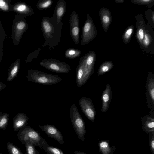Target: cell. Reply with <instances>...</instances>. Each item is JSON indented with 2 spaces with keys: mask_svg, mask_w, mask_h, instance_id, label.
<instances>
[{
  "mask_svg": "<svg viewBox=\"0 0 154 154\" xmlns=\"http://www.w3.org/2000/svg\"><path fill=\"white\" fill-rule=\"evenodd\" d=\"M112 93L109 83H108L102 93L101 111L104 113L107 111L111 102Z\"/></svg>",
  "mask_w": 154,
  "mask_h": 154,
  "instance_id": "cell-16",
  "label": "cell"
},
{
  "mask_svg": "<svg viewBox=\"0 0 154 154\" xmlns=\"http://www.w3.org/2000/svg\"><path fill=\"white\" fill-rule=\"evenodd\" d=\"M40 65L51 71L59 73H66L71 70L69 65L66 63L54 59L42 60Z\"/></svg>",
  "mask_w": 154,
  "mask_h": 154,
  "instance_id": "cell-6",
  "label": "cell"
},
{
  "mask_svg": "<svg viewBox=\"0 0 154 154\" xmlns=\"http://www.w3.org/2000/svg\"><path fill=\"white\" fill-rule=\"evenodd\" d=\"M100 149L103 154H108L111 152V149L108 143L106 141H103L99 143Z\"/></svg>",
  "mask_w": 154,
  "mask_h": 154,
  "instance_id": "cell-34",
  "label": "cell"
},
{
  "mask_svg": "<svg viewBox=\"0 0 154 154\" xmlns=\"http://www.w3.org/2000/svg\"><path fill=\"white\" fill-rule=\"evenodd\" d=\"M66 3L64 0H59L56 5L54 14L58 23L62 21V18L66 10Z\"/></svg>",
  "mask_w": 154,
  "mask_h": 154,
  "instance_id": "cell-18",
  "label": "cell"
},
{
  "mask_svg": "<svg viewBox=\"0 0 154 154\" xmlns=\"http://www.w3.org/2000/svg\"><path fill=\"white\" fill-rule=\"evenodd\" d=\"M136 29V37L140 45L143 40L147 25L144 20L143 14H139L135 17Z\"/></svg>",
  "mask_w": 154,
  "mask_h": 154,
  "instance_id": "cell-12",
  "label": "cell"
},
{
  "mask_svg": "<svg viewBox=\"0 0 154 154\" xmlns=\"http://www.w3.org/2000/svg\"><path fill=\"white\" fill-rule=\"evenodd\" d=\"M28 120V116L25 114L17 113L13 119V126L14 131L15 132L19 131L27 126Z\"/></svg>",
  "mask_w": 154,
  "mask_h": 154,
  "instance_id": "cell-17",
  "label": "cell"
},
{
  "mask_svg": "<svg viewBox=\"0 0 154 154\" xmlns=\"http://www.w3.org/2000/svg\"><path fill=\"white\" fill-rule=\"evenodd\" d=\"M41 149H43L47 154H64L60 149L49 146L47 143L43 145Z\"/></svg>",
  "mask_w": 154,
  "mask_h": 154,
  "instance_id": "cell-23",
  "label": "cell"
},
{
  "mask_svg": "<svg viewBox=\"0 0 154 154\" xmlns=\"http://www.w3.org/2000/svg\"><path fill=\"white\" fill-rule=\"evenodd\" d=\"M12 11L16 14L25 18L34 14L31 7L23 2H20L12 5Z\"/></svg>",
  "mask_w": 154,
  "mask_h": 154,
  "instance_id": "cell-13",
  "label": "cell"
},
{
  "mask_svg": "<svg viewBox=\"0 0 154 154\" xmlns=\"http://www.w3.org/2000/svg\"><path fill=\"white\" fill-rule=\"evenodd\" d=\"M115 1L116 3H122L124 2V0H115Z\"/></svg>",
  "mask_w": 154,
  "mask_h": 154,
  "instance_id": "cell-40",
  "label": "cell"
},
{
  "mask_svg": "<svg viewBox=\"0 0 154 154\" xmlns=\"http://www.w3.org/2000/svg\"><path fill=\"white\" fill-rule=\"evenodd\" d=\"M97 32L92 18L88 13L82 29L81 44L84 45L93 41L96 37Z\"/></svg>",
  "mask_w": 154,
  "mask_h": 154,
  "instance_id": "cell-7",
  "label": "cell"
},
{
  "mask_svg": "<svg viewBox=\"0 0 154 154\" xmlns=\"http://www.w3.org/2000/svg\"><path fill=\"white\" fill-rule=\"evenodd\" d=\"M79 104L82 112L87 118L92 122L95 120L96 112L92 100L83 97L79 100Z\"/></svg>",
  "mask_w": 154,
  "mask_h": 154,
  "instance_id": "cell-8",
  "label": "cell"
},
{
  "mask_svg": "<svg viewBox=\"0 0 154 154\" xmlns=\"http://www.w3.org/2000/svg\"><path fill=\"white\" fill-rule=\"evenodd\" d=\"M74 154H87L77 150L74 151Z\"/></svg>",
  "mask_w": 154,
  "mask_h": 154,
  "instance_id": "cell-39",
  "label": "cell"
},
{
  "mask_svg": "<svg viewBox=\"0 0 154 154\" xmlns=\"http://www.w3.org/2000/svg\"><path fill=\"white\" fill-rule=\"evenodd\" d=\"M154 133H153V135L150 140V146L152 152L153 153H154Z\"/></svg>",
  "mask_w": 154,
  "mask_h": 154,
  "instance_id": "cell-37",
  "label": "cell"
},
{
  "mask_svg": "<svg viewBox=\"0 0 154 154\" xmlns=\"http://www.w3.org/2000/svg\"><path fill=\"white\" fill-rule=\"evenodd\" d=\"M20 65V59L18 58L16 59L10 67L7 81L10 82L13 80L17 76L19 70Z\"/></svg>",
  "mask_w": 154,
  "mask_h": 154,
  "instance_id": "cell-19",
  "label": "cell"
},
{
  "mask_svg": "<svg viewBox=\"0 0 154 154\" xmlns=\"http://www.w3.org/2000/svg\"><path fill=\"white\" fill-rule=\"evenodd\" d=\"M17 136L23 144L28 142L41 149L43 145L47 143L38 132L29 126L27 125L19 131Z\"/></svg>",
  "mask_w": 154,
  "mask_h": 154,
  "instance_id": "cell-2",
  "label": "cell"
},
{
  "mask_svg": "<svg viewBox=\"0 0 154 154\" xmlns=\"http://www.w3.org/2000/svg\"><path fill=\"white\" fill-rule=\"evenodd\" d=\"M81 54L80 50L77 49H68L65 52V57L68 58L73 59L79 57Z\"/></svg>",
  "mask_w": 154,
  "mask_h": 154,
  "instance_id": "cell-25",
  "label": "cell"
},
{
  "mask_svg": "<svg viewBox=\"0 0 154 154\" xmlns=\"http://www.w3.org/2000/svg\"><path fill=\"white\" fill-rule=\"evenodd\" d=\"M4 41V39H0V62L3 57V45Z\"/></svg>",
  "mask_w": 154,
  "mask_h": 154,
  "instance_id": "cell-36",
  "label": "cell"
},
{
  "mask_svg": "<svg viewBox=\"0 0 154 154\" xmlns=\"http://www.w3.org/2000/svg\"><path fill=\"white\" fill-rule=\"evenodd\" d=\"M6 146L9 154H23L20 148L11 143L8 142Z\"/></svg>",
  "mask_w": 154,
  "mask_h": 154,
  "instance_id": "cell-30",
  "label": "cell"
},
{
  "mask_svg": "<svg viewBox=\"0 0 154 154\" xmlns=\"http://www.w3.org/2000/svg\"><path fill=\"white\" fill-rule=\"evenodd\" d=\"M62 25V21L57 23L54 14L52 17H43L41 29L45 41L43 47L48 46L52 49L58 45L61 39Z\"/></svg>",
  "mask_w": 154,
  "mask_h": 154,
  "instance_id": "cell-1",
  "label": "cell"
},
{
  "mask_svg": "<svg viewBox=\"0 0 154 154\" xmlns=\"http://www.w3.org/2000/svg\"><path fill=\"white\" fill-rule=\"evenodd\" d=\"M154 31L151 27L147 25L144 39L140 45V47L143 51L152 53V47L154 48Z\"/></svg>",
  "mask_w": 154,
  "mask_h": 154,
  "instance_id": "cell-10",
  "label": "cell"
},
{
  "mask_svg": "<svg viewBox=\"0 0 154 154\" xmlns=\"http://www.w3.org/2000/svg\"><path fill=\"white\" fill-rule=\"evenodd\" d=\"M38 127L49 137L54 139L60 144L64 143L63 137L61 133L54 125L46 124L43 126L38 125Z\"/></svg>",
  "mask_w": 154,
  "mask_h": 154,
  "instance_id": "cell-9",
  "label": "cell"
},
{
  "mask_svg": "<svg viewBox=\"0 0 154 154\" xmlns=\"http://www.w3.org/2000/svg\"><path fill=\"white\" fill-rule=\"evenodd\" d=\"M70 29L74 27H79V21L78 14L75 11L72 13L69 20Z\"/></svg>",
  "mask_w": 154,
  "mask_h": 154,
  "instance_id": "cell-27",
  "label": "cell"
},
{
  "mask_svg": "<svg viewBox=\"0 0 154 154\" xmlns=\"http://www.w3.org/2000/svg\"><path fill=\"white\" fill-rule=\"evenodd\" d=\"M134 28L132 25L129 26L125 31L122 36V40L125 44L128 43L133 35Z\"/></svg>",
  "mask_w": 154,
  "mask_h": 154,
  "instance_id": "cell-22",
  "label": "cell"
},
{
  "mask_svg": "<svg viewBox=\"0 0 154 154\" xmlns=\"http://www.w3.org/2000/svg\"><path fill=\"white\" fill-rule=\"evenodd\" d=\"M145 16L148 21L147 25L154 28V11L148 9L145 12Z\"/></svg>",
  "mask_w": 154,
  "mask_h": 154,
  "instance_id": "cell-28",
  "label": "cell"
},
{
  "mask_svg": "<svg viewBox=\"0 0 154 154\" xmlns=\"http://www.w3.org/2000/svg\"><path fill=\"white\" fill-rule=\"evenodd\" d=\"M70 112L71 122L76 135L79 139L83 141L86 133L85 125L76 106L75 104H73L71 106Z\"/></svg>",
  "mask_w": 154,
  "mask_h": 154,
  "instance_id": "cell-4",
  "label": "cell"
},
{
  "mask_svg": "<svg viewBox=\"0 0 154 154\" xmlns=\"http://www.w3.org/2000/svg\"><path fill=\"white\" fill-rule=\"evenodd\" d=\"M70 33L74 43L78 44L79 43V27H74L70 29Z\"/></svg>",
  "mask_w": 154,
  "mask_h": 154,
  "instance_id": "cell-29",
  "label": "cell"
},
{
  "mask_svg": "<svg viewBox=\"0 0 154 154\" xmlns=\"http://www.w3.org/2000/svg\"><path fill=\"white\" fill-rule=\"evenodd\" d=\"M26 147V152L24 154H40L35 146L29 142H26L24 144Z\"/></svg>",
  "mask_w": 154,
  "mask_h": 154,
  "instance_id": "cell-32",
  "label": "cell"
},
{
  "mask_svg": "<svg viewBox=\"0 0 154 154\" xmlns=\"http://www.w3.org/2000/svg\"><path fill=\"white\" fill-rule=\"evenodd\" d=\"M85 71L90 77L93 73L94 65L96 59L94 51L90 52L82 57Z\"/></svg>",
  "mask_w": 154,
  "mask_h": 154,
  "instance_id": "cell-11",
  "label": "cell"
},
{
  "mask_svg": "<svg viewBox=\"0 0 154 154\" xmlns=\"http://www.w3.org/2000/svg\"><path fill=\"white\" fill-rule=\"evenodd\" d=\"M142 127L147 132L154 133V119L148 115H145L142 118Z\"/></svg>",
  "mask_w": 154,
  "mask_h": 154,
  "instance_id": "cell-20",
  "label": "cell"
},
{
  "mask_svg": "<svg viewBox=\"0 0 154 154\" xmlns=\"http://www.w3.org/2000/svg\"><path fill=\"white\" fill-rule=\"evenodd\" d=\"M27 73L26 77L27 80L37 84L52 85L57 84L62 80V79L58 75L36 69H30L28 71Z\"/></svg>",
  "mask_w": 154,
  "mask_h": 154,
  "instance_id": "cell-3",
  "label": "cell"
},
{
  "mask_svg": "<svg viewBox=\"0 0 154 154\" xmlns=\"http://www.w3.org/2000/svg\"><path fill=\"white\" fill-rule=\"evenodd\" d=\"M11 0H0V11L8 13L12 11V5Z\"/></svg>",
  "mask_w": 154,
  "mask_h": 154,
  "instance_id": "cell-24",
  "label": "cell"
},
{
  "mask_svg": "<svg viewBox=\"0 0 154 154\" xmlns=\"http://www.w3.org/2000/svg\"><path fill=\"white\" fill-rule=\"evenodd\" d=\"M132 3L139 5H146L150 7L154 5V0H130Z\"/></svg>",
  "mask_w": 154,
  "mask_h": 154,
  "instance_id": "cell-33",
  "label": "cell"
},
{
  "mask_svg": "<svg viewBox=\"0 0 154 154\" xmlns=\"http://www.w3.org/2000/svg\"><path fill=\"white\" fill-rule=\"evenodd\" d=\"M7 36L0 20V39H5Z\"/></svg>",
  "mask_w": 154,
  "mask_h": 154,
  "instance_id": "cell-35",
  "label": "cell"
},
{
  "mask_svg": "<svg viewBox=\"0 0 154 154\" xmlns=\"http://www.w3.org/2000/svg\"><path fill=\"white\" fill-rule=\"evenodd\" d=\"M6 87V85L0 81V91H1Z\"/></svg>",
  "mask_w": 154,
  "mask_h": 154,
  "instance_id": "cell-38",
  "label": "cell"
},
{
  "mask_svg": "<svg viewBox=\"0 0 154 154\" xmlns=\"http://www.w3.org/2000/svg\"><path fill=\"white\" fill-rule=\"evenodd\" d=\"M52 2L51 0H39L37 3V8L39 10L47 9L51 6Z\"/></svg>",
  "mask_w": 154,
  "mask_h": 154,
  "instance_id": "cell-31",
  "label": "cell"
},
{
  "mask_svg": "<svg viewBox=\"0 0 154 154\" xmlns=\"http://www.w3.org/2000/svg\"><path fill=\"white\" fill-rule=\"evenodd\" d=\"M9 119L8 113H3L1 112L0 114V129L5 130L7 128Z\"/></svg>",
  "mask_w": 154,
  "mask_h": 154,
  "instance_id": "cell-26",
  "label": "cell"
},
{
  "mask_svg": "<svg viewBox=\"0 0 154 154\" xmlns=\"http://www.w3.org/2000/svg\"><path fill=\"white\" fill-rule=\"evenodd\" d=\"M99 14L101 20L102 26L104 31L106 32L112 22L111 12L108 8L103 7L99 10Z\"/></svg>",
  "mask_w": 154,
  "mask_h": 154,
  "instance_id": "cell-15",
  "label": "cell"
},
{
  "mask_svg": "<svg viewBox=\"0 0 154 154\" xmlns=\"http://www.w3.org/2000/svg\"><path fill=\"white\" fill-rule=\"evenodd\" d=\"M28 28L25 18L16 14L12 25V38L14 45H17Z\"/></svg>",
  "mask_w": 154,
  "mask_h": 154,
  "instance_id": "cell-5",
  "label": "cell"
},
{
  "mask_svg": "<svg viewBox=\"0 0 154 154\" xmlns=\"http://www.w3.org/2000/svg\"><path fill=\"white\" fill-rule=\"evenodd\" d=\"M114 66L112 61H107L103 63L100 66L97 71L98 76L101 75L111 69Z\"/></svg>",
  "mask_w": 154,
  "mask_h": 154,
  "instance_id": "cell-21",
  "label": "cell"
},
{
  "mask_svg": "<svg viewBox=\"0 0 154 154\" xmlns=\"http://www.w3.org/2000/svg\"><path fill=\"white\" fill-rule=\"evenodd\" d=\"M0 154H2V153H0Z\"/></svg>",
  "mask_w": 154,
  "mask_h": 154,
  "instance_id": "cell-41",
  "label": "cell"
},
{
  "mask_svg": "<svg viewBox=\"0 0 154 154\" xmlns=\"http://www.w3.org/2000/svg\"><path fill=\"white\" fill-rule=\"evenodd\" d=\"M146 98L147 103L149 107L154 104V75L151 72L148 75L146 83Z\"/></svg>",
  "mask_w": 154,
  "mask_h": 154,
  "instance_id": "cell-14",
  "label": "cell"
}]
</instances>
